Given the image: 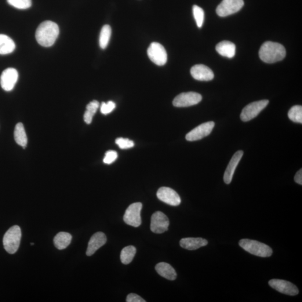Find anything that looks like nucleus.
I'll list each match as a JSON object with an SVG mask.
<instances>
[{
  "label": "nucleus",
  "mask_w": 302,
  "mask_h": 302,
  "mask_svg": "<svg viewBox=\"0 0 302 302\" xmlns=\"http://www.w3.org/2000/svg\"><path fill=\"white\" fill-rule=\"evenodd\" d=\"M157 196L160 201L172 206H178L180 205L181 198L179 194L168 187L160 188L157 192Z\"/></svg>",
  "instance_id": "4468645a"
},
{
  "label": "nucleus",
  "mask_w": 302,
  "mask_h": 302,
  "mask_svg": "<svg viewBox=\"0 0 302 302\" xmlns=\"http://www.w3.org/2000/svg\"><path fill=\"white\" fill-rule=\"evenodd\" d=\"M31 245H34V243H31Z\"/></svg>",
  "instance_id": "f704fd0d"
},
{
  "label": "nucleus",
  "mask_w": 302,
  "mask_h": 302,
  "mask_svg": "<svg viewBox=\"0 0 302 302\" xmlns=\"http://www.w3.org/2000/svg\"><path fill=\"white\" fill-rule=\"evenodd\" d=\"M99 103L96 100H93L86 106V111L83 115L85 122L87 125H90L93 121V118L95 114L97 109L99 107Z\"/></svg>",
  "instance_id": "b1692460"
},
{
  "label": "nucleus",
  "mask_w": 302,
  "mask_h": 302,
  "mask_svg": "<svg viewBox=\"0 0 302 302\" xmlns=\"http://www.w3.org/2000/svg\"><path fill=\"white\" fill-rule=\"evenodd\" d=\"M243 5V0H223L217 7L216 13L221 17L227 16L239 12Z\"/></svg>",
  "instance_id": "6e6552de"
},
{
  "label": "nucleus",
  "mask_w": 302,
  "mask_h": 302,
  "mask_svg": "<svg viewBox=\"0 0 302 302\" xmlns=\"http://www.w3.org/2000/svg\"><path fill=\"white\" fill-rule=\"evenodd\" d=\"M170 222L168 217L160 211L153 214L151 220V230L155 234H162L168 230Z\"/></svg>",
  "instance_id": "9d476101"
},
{
  "label": "nucleus",
  "mask_w": 302,
  "mask_h": 302,
  "mask_svg": "<svg viewBox=\"0 0 302 302\" xmlns=\"http://www.w3.org/2000/svg\"><path fill=\"white\" fill-rule=\"evenodd\" d=\"M149 58L158 65H165L167 61V54L164 47L158 42H153L147 49Z\"/></svg>",
  "instance_id": "0eeeda50"
},
{
  "label": "nucleus",
  "mask_w": 302,
  "mask_h": 302,
  "mask_svg": "<svg viewBox=\"0 0 302 302\" xmlns=\"http://www.w3.org/2000/svg\"><path fill=\"white\" fill-rule=\"evenodd\" d=\"M286 50L281 44L272 42H265L259 50L260 59L267 64H273L285 58Z\"/></svg>",
  "instance_id": "f03ea898"
},
{
  "label": "nucleus",
  "mask_w": 302,
  "mask_h": 302,
  "mask_svg": "<svg viewBox=\"0 0 302 302\" xmlns=\"http://www.w3.org/2000/svg\"><path fill=\"white\" fill-rule=\"evenodd\" d=\"M115 143L117 144L120 148L125 150V149H128L134 147V142L131 141L128 138H118L115 140Z\"/></svg>",
  "instance_id": "c756f323"
},
{
  "label": "nucleus",
  "mask_w": 302,
  "mask_h": 302,
  "mask_svg": "<svg viewBox=\"0 0 302 302\" xmlns=\"http://www.w3.org/2000/svg\"><path fill=\"white\" fill-rule=\"evenodd\" d=\"M137 250L133 246H128L125 247L121 254V260L123 264H129L132 261L136 254Z\"/></svg>",
  "instance_id": "393cba45"
},
{
  "label": "nucleus",
  "mask_w": 302,
  "mask_h": 302,
  "mask_svg": "<svg viewBox=\"0 0 302 302\" xmlns=\"http://www.w3.org/2000/svg\"><path fill=\"white\" fill-rule=\"evenodd\" d=\"M192 77L198 81H208L214 78V73L204 64H196L191 68Z\"/></svg>",
  "instance_id": "2eb2a0df"
},
{
  "label": "nucleus",
  "mask_w": 302,
  "mask_h": 302,
  "mask_svg": "<svg viewBox=\"0 0 302 302\" xmlns=\"http://www.w3.org/2000/svg\"><path fill=\"white\" fill-rule=\"evenodd\" d=\"M243 155V152L242 151H238L236 152L234 155L232 156L224 175L223 180L225 184H230L231 183L236 167L238 166Z\"/></svg>",
  "instance_id": "f3484780"
},
{
  "label": "nucleus",
  "mask_w": 302,
  "mask_h": 302,
  "mask_svg": "<svg viewBox=\"0 0 302 302\" xmlns=\"http://www.w3.org/2000/svg\"><path fill=\"white\" fill-rule=\"evenodd\" d=\"M181 247L188 250H195L208 245V241L202 238H184L180 241Z\"/></svg>",
  "instance_id": "a211bd4d"
},
{
  "label": "nucleus",
  "mask_w": 302,
  "mask_h": 302,
  "mask_svg": "<svg viewBox=\"0 0 302 302\" xmlns=\"http://www.w3.org/2000/svg\"><path fill=\"white\" fill-rule=\"evenodd\" d=\"M288 117L293 122L302 124V107L301 105L293 106L288 112Z\"/></svg>",
  "instance_id": "bb28decb"
},
{
  "label": "nucleus",
  "mask_w": 302,
  "mask_h": 302,
  "mask_svg": "<svg viewBox=\"0 0 302 302\" xmlns=\"http://www.w3.org/2000/svg\"><path fill=\"white\" fill-rule=\"evenodd\" d=\"M269 285L278 292L286 295L294 296L299 293V290L295 285L284 280L272 279L269 282Z\"/></svg>",
  "instance_id": "f8f14e48"
},
{
  "label": "nucleus",
  "mask_w": 302,
  "mask_h": 302,
  "mask_svg": "<svg viewBox=\"0 0 302 302\" xmlns=\"http://www.w3.org/2000/svg\"><path fill=\"white\" fill-rule=\"evenodd\" d=\"M127 302H145V300L136 294L130 293L127 297Z\"/></svg>",
  "instance_id": "473e14b6"
},
{
  "label": "nucleus",
  "mask_w": 302,
  "mask_h": 302,
  "mask_svg": "<svg viewBox=\"0 0 302 302\" xmlns=\"http://www.w3.org/2000/svg\"><path fill=\"white\" fill-rule=\"evenodd\" d=\"M18 77V72L16 69L9 68L2 73L0 78V84L2 88L6 92H10L16 86Z\"/></svg>",
  "instance_id": "ddd939ff"
},
{
  "label": "nucleus",
  "mask_w": 302,
  "mask_h": 302,
  "mask_svg": "<svg viewBox=\"0 0 302 302\" xmlns=\"http://www.w3.org/2000/svg\"><path fill=\"white\" fill-rule=\"evenodd\" d=\"M192 12L196 25L198 28H201L203 26L204 20H205V12L201 7L197 5L192 7Z\"/></svg>",
  "instance_id": "cd10ccee"
},
{
  "label": "nucleus",
  "mask_w": 302,
  "mask_h": 302,
  "mask_svg": "<svg viewBox=\"0 0 302 302\" xmlns=\"http://www.w3.org/2000/svg\"><path fill=\"white\" fill-rule=\"evenodd\" d=\"M115 107L116 104L113 101H109L107 103H105L103 102L101 105L100 111L102 114L107 115L113 111Z\"/></svg>",
  "instance_id": "7c9ffc66"
},
{
  "label": "nucleus",
  "mask_w": 302,
  "mask_h": 302,
  "mask_svg": "<svg viewBox=\"0 0 302 302\" xmlns=\"http://www.w3.org/2000/svg\"><path fill=\"white\" fill-rule=\"evenodd\" d=\"M202 100L201 94L195 92L181 93L173 100L174 106L184 108L193 106L198 104Z\"/></svg>",
  "instance_id": "1a4fd4ad"
},
{
  "label": "nucleus",
  "mask_w": 302,
  "mask_h": 302,
  "mask_svg": "<svg viewBox=\"0 0 302 302\" xmlns=\"http://www.w3.org/2000/svg\"><path fill=\"white\" fill-rule=\"evenodd\" d=\"M294 181L296 183L301 185H302V170L298 171L295 176H294Z\"/></svg>",
  "instance_id": "72a5a7b5"
},
{
  "label": "nucleus",
  "mask_w": 302,
  "mask_h": 302,
  "mask_svg": "<svg viewBox=\"0 0 302 302\" xmlns=\"http://www.w3.org/2000/svg\"><path fill=\"white\" fill-rule=\"evenodd\" d=\"M216 49L220 55L232 58L236 54V46L234 43L229 41H223L218 44Z\"/></svg>",
  "instance_id": "aec40b11"
},
{
  "label": "nucleus",
  "mask_w": 302,
  "mask_h": 302,
  "mask_svg": "<svg viewBox=\"0 0 302 302\" xmlns=\"http://www.w3.org/2000/svg\"><path fill=\"white\" fill-rule=\"evenodd\" d=\"M111 35V28L109 25L102 28L99 38V45L101 49L107 48Z\"/></svg>",
  "instance_id": "a878e982"
},
{
  "label": "nucleus",
  "mask_w": 302,
  "mask_h": 302,
  "mask_svg": "<svg viewBox=\"0 0 302 302\" xmlns=\"http://www.w3.org/2000/svg\"><path fill=\"white\" fill-rule=\"evenodd\" d=\"M158 273L170 281H174L177 278V274L175 269L169 264L160 263L155 267Z\"/></svg>",
  "instance_id": "6ab92c4d"
},
{
  "label": "nucleus",
  "mask_w": 302,
  "mask_h": 302,
  "mask_svg": "<svg viewBox=\"0 0 302 302\" xmlns=\"http://www.w3.org/2000/svg\"><path fill=\"white\" fill-rule=\"evenodd\" d=\"M72 236L67 232H61L54 238V246L58 250H64L70 245L72 241Z\"/></svg>",
  "instance_id": "4be33fe9"
},
{
  "label": "nucleus",
  "mask_w": 302,
  "mask_h": 302,
  "mask_svg": "<svg viewBox=\"0 0 302 302\" xmlns=\"http://www.w3.org/2000/svg\"><path fill=\"white\" fill-rule=\"evenodd\" d=\"M269 103L268 100L254 101L243 109L240 118L243 122H249L256 117L260 112L267 107Z\"/></svg>",
  "instance_id": "39448f33"
},
{
  "label": "nucleus",
  "mask_w": 302,
  "mask_h": 302,
  "mask_svg": "<svg viewBox=\"0 0 302 302\" xmlns=\"http://www.w3.org/2000/svg\"><path fill=\"white\" fill-rule=\"evenodd\" d=\"M118 158V154L115 151H108L105 154L103 161L106 164H111Z\"/></svg>",
  "instance_id": "2f4dec72"
},
{
  "label": "nucleus",
  "mask_w": 302,
  "mask_h": 302,
  "mask_svg": "<svg viewBox=\"0 0 302 302\" xmlns=\"http://www.w3.org/2000/svg\"><path fill=\"white\" fill-rule=\"evenodd\" d=\"M9 4L18 9H27L32 4V0H7Z\"/></svg>",
  "instance_id": "c85d7f7f"
},
{
  "label": "nucleus",
  "mask_w": 302,
  "mask_h": 302,
  "mask_svg": "<svg viewBox=\"0 0 302 302\" xmlns=\"http://www.w3.org/2000/svg\"><path fill=\"white\" fill-rule=\"evenodd\" d=\"M143 209V204L134 203L127 209L123 217L125 223L134 227H139L142 223L141 212Z\"/></svg>",
  "instance_id": "423d86ee"
},
{
  "label": "nucleus",
  "mask_w": 302,
  "mask_h": 302,
  "mask_svg": "<svg viewBox=\"0 0 302 302\" xmlns=\"http://www.w3.org/2000/svg\"><path fill=\"white\" fill-rule=\"evenodd\" d=\"M14 139L16 143L23 147H26L28 143V138L23 123H17L14 130Z\"/></svg>",
  "instance_id": "5701e85b"
},
{
  "label": "nucleus",
  "mask_w": 302,
  "mask_h": 302,
  "mask_svg": "<svg viewBox=\"0 0 302 302\" xmlns=\"http://www.w3.org/2000/svg\"><path fill=\"white\" fill-rule=\"evenodd\" d=\"M214 126L215 123L214 122L203 123L189 132L186 135V140L191 142L201 140L209 135Z\"/></svg>",
  "instance_id": "9b49d317"
},
{
  "label": "nucleus",
  "mask_w": 302,
  "mask_h": 302,
  "mask_svg": "<svg viewBox=\"0 0 302 302\" xmlns=\"http://www.w3.org/2000/svg\"><path fill=\"white\" fill-rule=\"evenodd\" d=\"M21 238V229L18 225H14L6 232L3 238V244L7 253L14 254L17 252L20 246Z\"/></svg>",
  "instance_id": "20e7f679"
},
{
  "label": "nucleus",
  "mask_w": 302,
  "mask_h": 302,
  "mask_svg": "<svg viewBox=\"0 0 302 302\" xmlns=\"http://www.w3.org/2000/svg\"><path fill=\"white\" fill-rule=\"evenodd\" d=\"M107 241L106 235L103 232H98L95 233L91 238L89 242L88 247H87L86 251L87 256L93 255L98 249L106 243Z\"/></svg>",
  "instance_id": "dca6fc26"
},
{
  "label": "nucleus",
  "mask_w": 302,
  "mask_h": 302,
  "mask_svg": "<svg viewBox=\"0 0 302 302\" xmlns=\"http://www.w3.org/2000/svg\"><path fill=\"white\" fill-rule=\"evenodd\" d=\"M239 245L247 252L257 256L268 257L271 256L272 254L270 247L254 240L242 239L240 240Z\"/></svg>",
  "instance_id": "7ed1b4c3"
},
{
  "label": "nucleus",
  "mask_w": 302,
  "mask_h": 302,
  "mask_svg": "<svg viewBox=\"0 0 302 302\" xmlns=\"http://www.w3.org/2000/svg\"><path fill=\"white\" fill-rule=\"evenodd\" d=\"M16 44L9 36L0 34V54L5 55L14 52L16 49Z\"/></svg>",
  "instance_id": "412c9836"
},
{
  "label": "nucleus",
  "mask_w": 302,
  "mask_h": 302,
  "mask_svg": "<svg viewBox=\"0 0 302 302\" xmlns=\"http://www.w3.org/2000/svg\"><path fill=\"white\" fill-rule=\"evenodd\" d=\"M60 33L58 25L51 21H45L36 29L35 38L40 45L49 47L55 43Z\"/></svg>",
  "instance_id": "f257e3e1"
}]
</instances>
